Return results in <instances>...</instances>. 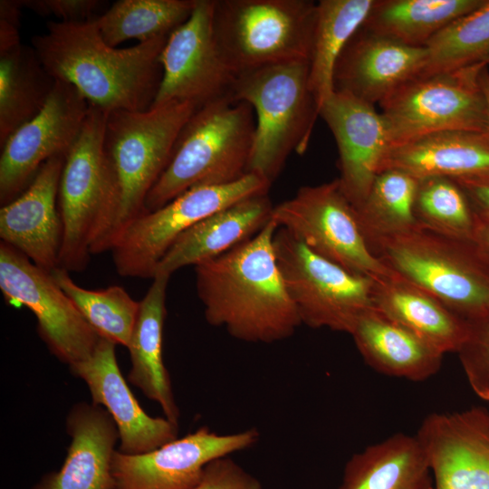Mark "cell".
I'll list each match as a JSON object with an SVG mask.
<instances>
[{"label": "cell", "instance_id": "4316f807", "mask_svg": "<svg viewBox=\"0 0 489 489\" xmlns=\"http://www.w3.org/2000/svg\"><path fill=\"white\" fill-rule=\"evenodd\" d=\"M388 168L405 171L418 178H459L489 172V135L465 130L429 134L390 148L379 172Z\"/></svg>", "mask_w": 489, "mask_h": 489}, {"label": "cell", "instance_id": "e0dca14e", "mask_svg": "<svg viewBox=\"0 0 489 489\" xmlns=\"http://www.w3.org/2000/svg\"><path fill=\"white\" fill-rule=\"evenodd\" d=\"M416 436L428 457L434 489H489L486 408L431 413Z\"/></svg>", "mask_w": 489, "mask_h": 489}, {"label": "cell", "instance_id": "5b68a950", "mask_svg": "<svg viewBox=\"0 0 489 489\" xmlns=\"http://www.w3.org/2000/svg\"><path fill=\"white\" fill-rule=\"evenodd\" d=\"M231 97L250 104L255 138L248 172L273 184L292 151L308 148L319 108L309 83V61L273 64L240 74Z\"/></svg>", "mask_w": 489, "mask_h": 489}, {"label": "cell", "instance_id": "3957f363", "mask_svg": "<svg viewBox=\"0 0 489 489\" xmlns=\"http://www.w3.org/2000/svg\"><path fill=\"white\" fill-rule=\"evenodd\" d=\"M197 109L191 102L174 101L147 110L108 112L104 149L109 191L91 235V254L110 251L126 228L148 212L147 197Z\"/></svg>", "mask_w": 489, "mask_h": 489}, {"label": "cell", "instance_id": "484cf974", "mask_svg": "<svg viewBox=\"0 0 489 489\" xmlns=\"http://www.w3.org/2000/svg\"><path fill=\"white\" fill-rule=\"evenodd\" d=\"M169 277L156 275L140 301L138 318L127 347L131 361L128 380L148 398L156 401L166 418L178 424L179 410L163 360V330Z\"/></svg>", "mask_w": 489, "mask_h": 489}, {"label": "cell", "instance_id": "4dcf8cb0", "mask_svg": "<svg viewBox=\"0 0 489 489\" xmlns=\"http://www.w3.org/2000/svg\"><path fill=\"white\" fill-rule=\"evenodd\" d=\"M483 0H375L364 29L414 47L426 44Z\"/></svg>", "mask_w": 489, "mask_h": 489}, {"label": "cell", "instance_id": "f546056e", "mask_svg": "<svg viewBox=\"0 0 489 489\" xmlns=\"http://www.w3.org/2000/svg\"><path fill=\"white\" fill-rule=\"evenodd\" d=\"M55 80L32 46L0 53V145L43 108Z\"/></svg>", "mask_w": 489, "mask_h": 489}, {"label": "cell", "instance_id": "4fadbf2b", "mask_svg": "<svg viewBox=\"0 0 489 489\" xmlns=\"http://www.w3.org/2000/svg\"><path fill=\"white\" fill-rule=\"evenodd\" d=\"M0 289L7 302L27 307L53 355L69 366L91 355L101 337L51 273L9 244H0Z\"/></svg>", "mask_w": 489, "mask_h": 489}, {"label": "cell", "instance_id": "d590c367", "mask_svg": "<svg viewBox=\"0 0 489 489\" xmlns=\"http://www.w3.org/2000/svg\"><path fill=\"white\" fill-rule=\"evenodd\" d=\"M414 212L423 227L452 238L472 240L475 209L452 177L418 178Z\"/></svg>", "mask_w": 489, "mask_h": 489}, {"label": "cell", "instance_id": "e575fe53", "mask_svg": "<svg viewBox=\"0 0 489 489\" xmlns=\"http://www.w3.org/2000/svg\"><path fill=\"white\" fill-rule=\"evenodd\" d=\"M425 47L427 63L420 74L483 67L489 57V0L451 22Z\"/></svg>", "mask_w": 489, "mask_h": 489}, {"label": "cell", "instance_id": "8d00e7d4", "mask_svg": "<svg viewBox=\"0 0 489 489\" xmlns=\"http://www.w3.org/2000/svg\"><path fill=\"white\" fill-rule=\"evenodd\" d=\"M457 354L473 391L489 402V311L467 320Z\"/></svg>", "mask_w": 489, "mask_h": 489}, {"label": "cell", "instance_id": "d4e9b609", "mask_svg": "<svg viewBox=\"0 0 489 489\" xmlns=\"http://www.w3.org/2000/svg\"><path fill=\"white\" fill-rule=\"evenodd\" d=\"M372 305L442 353L457 352L466 320L432 294L393 273L373 279Z\"/></svg>", "mask_w": 489, "mask_h": 489}, {"label": "cell", "instance_id": "7a4b0ae2", "mask_svg": "<svg viewBox=\"0 0 489 489\" xmlns=\"http://www.w3.org/2000/svg\"><path fill=\"white\" fill-rule=\"evenodd\" d=\"M97 17V16H96ZM168 36L127 48L107 44L95 18L86 22L50 21L32 47L48 73L75 87L104 110H147L161 79L160 55Z\"/></svg>", "mask_w": 489, "mask_h": 489}, {"label": "cell", "instance_id": "2e32d148", "mask_svg": "<svg viewBox=\"0 0 489 489\" xmlns=\"http://www.w3.org/2000/svg\"><path fill=\"white\" fill-rule=\"evenodd\" d=\"M255 428L220 435L202 427L150 452L116 450L111 462L115 489H192L207 464L254 446Z\"/></svg>", "mask_w": 489, "mask_h": 489}, {"label": "cell", "instance_id": "7bdbcfd3", "mask_svg": "<svg viewBox=\"0 0 489 489\" xmlns=\"http://www.w3.org/2000/svg\"><path fill=\"white\" fill-rule=\"evenodd\" d=\"M479 83L483 91L485 107H486V120H487V132L489 135V67H483L479 72Z\"/></svg>", "mask_w": 489, "mask_h": 489}, {"label": "cell", "instance_id": "44dd1931", "mask_svg": "<svg viewBox=\"0 0 489 489\" xmlns=\"http://www.w3.org/2000/svg\"><path fill=\"white\" fill-rule=\"evenodd\" d=\"M426 47H414L362 26L352 35L334 69V91L379 105L427 63Z\"/></svg>", "mask_w": 489, "mask_h": 489}, {"label": "cell", "instance_id": "ffe728a7", "mask_svg": "<svg viewBox=\"0 0 489 489\" xmlns=\"http://www.w3.org/2000/svg\"><path fill=\"white\" fill-rule=\"evenodd\" d=\"M65 157L47 160L29 186L0 210L2 242L49 273L60 267L62 225L57 203Z\"/></svg>", "mask_w": 489, "mask_h": 489}, {"label": "cell", "instance_id": "9a60e30c", "mask_svg": "<svg viewBox=\"0 0 489 489\" xmlns=\"http://www.w3.org/2000/svg\"><path fill=\"white\" fill-rule=\"evenodd\" d=\"M90 105L75 87L55 80L41 111L1 146L2 206L15 199L47 160L68 153L83 127Z\"/></svg>", "mask_w": 489, "mask_h": 489}, {"label": "cell", "instance_id": "7402d4cb", "mask_svg": "<svg viewBox=\"0 0 489 489\" xmlns=\"http://www.w3.org/2000/svg\"><path fill=\"white\" fill-rule=\"evenodd\" d=\"M66 430L72 441L61 469L34 489H115L111 462L119 433L110 415L93 403H78L68 413Z\"/></svg>", "mask_w": 489, "mask_h": 489}, {"label": "cell", "instance_id": "b9f144b4", "mask_svg": "<svg viewBox=\"0 0 489 489\" xmlns=\"http://www.w3.org/2000/svg\"><path fill=\"white\" fill-rule=\"evenodd\" d=\"M471 242L481 258L489 264V213L475 209Z\"/></svg>", "mask_w": 489, "mask_h": 489}, {"label": "cell", "instance_id": "83f0119b", "mask_svg": "<svg viewBox=\"0 0 489 489\" xmlns=\"http://www.w3.org/2000/svg\"><path fill=\"white\" fill-rule=\"evenodd\" d=\"M338 489H434V481L417 436L396 433L351 455Z\"/></svg>", "mask_w": 489, "mask_h": 489}, {"label": "cell", "instance_id": "30bf717a", "mask_svg": "<svg viewBox=\"0 0 489 489\" xmlns=\"http://www.w3.org/2000/svg\"><path fill=\"white\" fill-rule=\"evenodd\" d=\"M272 184L249 172L225 185L193 187L162 207L134 220L111 248L117 273L124 277L154 278L158 264L191 226L243 199L267 194Z\"/></svg>", "mask_w": 489, "mask_h": 489}, {"label": "cell", "instance_id": "cb8c5ba5", "mask_svg": "<svg viewBox=\"0 0 489 489\" xmlns=\"http://www.w3.org/2000/svg\"><path fill=\"white\" fill-rule=\"evenodd\" d=\"M350 335L365 362L379 373L423 381L441 369L444 353L373 305L359 317Z\"/></svg>", "mask_w": 489, "mask_h": 489}, {"label": "cell", "instance_id": "8992f818", "mask_svg": "<svg viewBox=\"0 0 489 489\" xmlns=\"http://www.w3.org/2000/svg\"><path fill=\"white\" fill-rule=\"evenodd\" d=\"M371 252L461 318L471 320L489 311V264L471 241L419 226L379 241Z\"/></svg>", "mask_w": 489, "mask_h": 489}, {"label": "cell", "instance_id": "ba28073f", "mask_svg": "<svg viewBox=\"0 0 489 489\" xmlns=\"http://www.w3.org/2000/svg\"><path fill=\"white\" fill-rule=\"evenodd\" d=\"M482 68L419 74L384 100L379 111L389 149L442 131L486 133V107L479 83Z\"/></svg>", "mask_w": 489, "mask_h": 489}, {"label": "cell", "instance_id": "f1b7e54d", "mask_svg": "<svg viewBox=\"0 0 489 489\" xmlns=\"http://www.w3.org/2000/svg\"><path fill=\"white\" fill-rule=\"evenodd\" d=\"M375 0H321L309 61V83L320 109L334 92V69L352 35L368 17Z\"/></svg>", "mask_w": 489, "mask_h": 489}, {"label": "cell", "instance_id": "74e56055", "mask_svg": "<svg viewBox=\"0 0 489 489\" xmlns=\"http://www.w3.org/2000/svg\"><path fill=\"white\" fill-rule=\"evenodd\" d=\"M192 489H263L261 482L229 456L213 460Z\"/></svg>", "mask_w": 489, "mask_h": 489}, {"label": "cell", "instance_id": "60d3db41", "mask_svg": "<svg viewBox=\"0 0 489 489\" xmlns=\"http://www.w3.org/2000/svg\"><path fill=\"white\" fill-rule=\"evenodd\" d=\"M454 179L465 190L475 209L489 213V172Z\"/></svg>", "mask_w": 489, "mask_h": 489}, {"label": "cell", "instance_id": "6da1fadb", "mask_svg": "<svg viewBox=\"0 0 489 489\" xmlns=\"http://www.w3.org/2000/svg\"><path fill=\"white\" fill-rule=\"evenodd\" d=\"M271 219L254 236L195 266L197 295L206 321L235 339L272 343L302 324L279 270Z\"/></svg>", "mask_w": 489, "mask_h": 489}, {"label": "cell", "instance_id": "ee69618b", "mask_svg": "<svg viewBox=\"0 0 489 489\" xmlns=\"http://www.w3.org/2000/svg\"><path fill=\"white\" fill-rule=\"evenodd\" d=\"M488 66L489 67V57L487 60L484 62L483 67Z\"/></svg>", "mask_w": 489, "mask_h": 489}, {"label": "cell", "instance_id": "d6986e66", "mask_svg": "<svg viewBox=\"0 0 489 489\" xmlns=\"http://www.w3.org/2000/svg\"><path fill=\"white\" fill-rule=\"evenodd\" d=\"M115 346L101 338L91 355L70 369L86 383L92 403L112 417L120 442L119 451L145 454L177 438L178 424L150 417L141 408L118 366Z\"/></svg>", "mask_w": 489, "mask_h": 489}, {"label": "cell", "instance_id": "603a6c76", "mask_svg": "<svg viewBox=\"0 0 489 489\" xmlns=\"http://www.w3.org/2000/svg\"><path fill=\"white\" fill-rule=\"evenodd\" d=\"M273 206L267 194L233 204L199 221L173 243L155 275L216 258L254 236L272 219Z\"/></svg>", "mask_w": 489, "mask_h": 489}, {"label": "cell", "instance_id": "1f68e13d", "mask_svg": "<svg viewBox=\"0 0 489 489\" xmlns=\"http://www.w3.org/2000/svg\"><path fill=\"white\" fill-rule=\"evenodd\" d=\"M417 181L412 175L395 168L377 175L365 200L355 209L370 250L380 240L421 226L414 212Z\"/></svg>", "mask_w": 489, "mask_h": 489}, {"label": "cell", "instance_id": "5bb4252c", "mask_svg": "<svg viewBox=\"0 0 489 489\" xmlns=\"http://www.w3.org/2000/svg\"><path fill=\"white\" fill-rule=\"evenodd\" d=\"M213 8L214 0H196L188 19L168 36L160 55L162 79L151 107L176 101L198 109L231 97L237 75L216 41Z\"/></svg>", "mask_w": 489, "mask_h": 489}, {"label": "cell", "instance_id": "277c9868", "mask_svg": "<svg viewBox=\"0 0 489 489\" xmlns=\"http://www.w3.org/2000/svg\"><path fill=\"white\" fill-rule=\"evenodd\" d=\"M255 127L253 107L230 96L197 109L147 197V211L162 207L193 187L225 185L244 177L249 173Z\"/></svg>", "mask_w": 489, "mask_h": 489}, {"label": "cell", "instance_id": "9c48e42d", "mask_svg": "<svg viewBox=\"0 0 489 489\" xmlns=\"http://www.w3.org/2000/svg\"><path fill=\"white\" fill-rule=\"evenodd\" d=\"M277 264L302 324L350 334L372 306L373 279L312 251L283 228L273 237Z\"/></svg>", "mask_w": 489, "mask_h": 489}, {"label": "cell", "instance_id": "d6a6232c", "mask_svg": "<svg viewBox=\"0 0 489 489\" xmlns=\"http://www.w3.org/2000/svg\"><path fill=\"white\" fill-rule=\"evenodd\" d=\"M195 5L196 0H119L95 23L112 47L129 39L144 43L169 36L188 19Z\"/></svg>", "mask_w": 489, "mask_h": 489}, {"label": "cell", "instance_id": "ac0fdd59", "mask_svg": "<svg viewBox=\"0 0 489 489\" xmlns=\"http://www.w3.org/2000/svg\"><path fill=\"white\" fill-rule=\"evenodd\" d=\"M339 152L340 187L354 208L365 200L390 144L375 105L334 91L320 109Z\"/></svg>", "mask_w": 489, "mask_h": 489}, {"label": "cell", "instance_id": "f35d334b", "mask_svg": "<svg viewBox=\"0 0 489 489\" xmlns=\"http://www.w3.org/2000/svg\"><path fill=\"white\" fill-rule=\"evenodd\" d=\"M23 8L43 15H53L59 22H86L95 18L101 5L98 0H21Z\"/></svg>", "mask_w": 489, "mask_h": 489}, {"label": "cell", "instance_id": "8fae6325", "mask_svg": "<svg viewBox=\"0 0 489 489\" xmlns=\"http://www.w3.org/2000/svg\"><path fill=\"white\" fill-rule=\"evenodd\" d=\"M272 219L314 253L354 273L372 279L393 273L369 249L337 178L302 187L273 206Z\"/></svg>", "mask_w": 489, "mask_h": 489}, {"label": "cell", "instance_id": "7c38bea8", "mask_svg": "<svg viewBox=\"0 0 489 489\" xmlns=\"http://www.w3.org/2000/svg\"><path fill=\"white\" fill-rule=\"evenodd\" d=\"M108 112L90 105L83 127L66 154L61 175L60 267L69 272H81L87 266L91 235L108 197L109 171L104 149Z\"/></svg>", "mask_w": 489, "mask_h": 489}, {"label": "cell", "instance_id": "ab89813d", "mask_svg": "<svg viewBox=\"0 0 489 489\" xmlns=\"http://www.w3.org/2000/svg\"><path fill=\"white\" fill-rule=\"evenodd\" d=\"M21 0L0 1V53L20 44Z\"/></svg>", "mask_w": 489, "mask_h": 489}, {"label": "cell", "instance_id": "52a82bcc", "mask_svg": "<svg viewBox=\"0 0 489 489\" xmlns=\"http://www.w3.org/2000/svg\"><path fill=\"white\" fill-rule=\"evenodd\" d=\"M317 3L214 0L213 31L237 77L262 67L310 61Z\"/></svg>", "mask_w": 489, "mask_h": 489}, {"label": "cell", "instance_id": "836d02e7", "mask_svg": "<svg viewBox=\"0 0 489 489\" xmlns=\"http://www.w3.org/2000/svg\"><path fill=\"white\" fill-rule=\"evenodd\" d=\"M51 273L101 338L128 347L140 302L133 300L119 285L99 290L84 289L75 283L69 271L62 267L54 269Z\"/></svg>", "mask_w": 489, "mask_h": 489}]
</instances>
